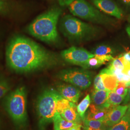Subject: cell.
<instances>
[{
	"instance_id": "cell-1",
	"label": "cell",
	"mask_w": 130,
	"mask_h": 130,
	"mask_svg": "<svg viewBox=\"0 0 130 130\" xmlns=\"http://www.w3.org/2000/svg\"><path fill=\"white\" fill-rule=\"evenodd\" d=\"M7 65L19 73H28L50 68L57 63V56L33 40L15 36L10 41L6 52Z\"/></svg>"
},
{
	"instance_id": "cell-2",
	"label": "cell",
	"mask_w": 130,
	"mask_h": 130,
	"mask_svg": "<svg viewBox=\"0 0 130 130\" xmlns=\"http://www.w3.org/2000/svg\"><path fill=\"white\" fill-rule=\"evenodd\" d=\"M62 12V9L58 7H52L34 19L28 26V32L42 42L49 43L58 42L57 24Z\"/></svg>"
},
{
	"instance_id": "cell-3",
	"label": "cell",
	"mask_w": 130,
	"mask_h": 130,
	"mask_svg": "<svg viewBox=\"0 0 130 130\" xmlns=\"http://www.w3.org/2000/svg\"><path fill=\"white\" fill-rule=\"evenodd\" d=\"M27 106V93L23 86L18 87L5 98V109L18 130H25L28 127Z\"/></svg>"
},
{
	"instance_id": "cell-4",
	"label": "cell",
	"mask_w": 130,
	"mask_h": 130,
	"mask_svg": "<svg viewBox=\"0 0 130 130\" xmlns=\"http://www.w3.org/2000/svg\"><path fill=\"white\" fill-rule=\"evenodd\" d=\"M61 96L58 92L53 88L45 89L40 93L36 102L38 130H46L47 126L53 122L56 112V101Z\"/></svg>"
},
{
	"instance_id": "cell-5",
	"label": "cell",
	"mask_w": 130,
	"mask_h": 130,
	"mask_svg": "<svg viewBox=\"0 0 130 130\" xmlns=\"http://www.w3.org/2000/svg\"><path fill=\"white\" fill-rule=\"evenodd\" d=\"M60 29L65 37L71 41H81L91 37L95 28L70 15L64 16L60 22Z\"/></svg>"
},
{
	"instance_id": "cell-6",
	"label": "cell",
	"mask_w": 130,
	"mask_h": 130,
	"mask_svg": "<svg viewBox=\"0 0 130 130\" xmlns=\"http://www.w3.org/2000/svg\"><path fill=\"white\" fill-rule=\"evenodd\" d=\"M93 75L86 70L77 69H67L61 71L57 77L62 80L82 90L88 88L92 84Z\"/></svg>"
},
{
	"instance_id": "cell-7",
	"label": "cell",
	"mask_w": 130,
	"mask_h": 130,
	"mask_svg": "<svg viewBox=\"0 0 130 130\" xmlns=\"http://www.w3.org/2000/svg\"><path fill=\"white\" fill-rule=\"evenodd\" d=\"M70 12L75 16L98 23H105V17L85 0H75L69 5Z\"/></svg>"
},
{
	"instance_id": "cell-8",
	"label": "cell",
	"mask_w": 130,
	"mask_h": 130,
	"mask_svg": "<svg viewBox=\"0 0 130 130\" xmlns=\"http://www.w3.org/2000/svg\"><path fill=\"white\" fill-rule=\"evenodd\" d=\"M61 56L66 62L73 65L81 66L95 55L83 48L73 46L61 52Z\"/></svg>"
},
{
	"instance_id": "cell-9",
	"label": "cell",
	"mask_w": 130,
	"mask_h": 130,
	"mask_svg": "<svg viewBox=\"0 0 130 130\" xmlns=\"http://www.w3.org/2000/svg\"><path fill=\"white\" fill-rule=\"evenodd\" d=\"M56 90L63 98L75 104L78 102L81 94L79 88L72 84H58L56 85Z\"/></svg>"
},
{
	"instance_id": "cell-10",
	"label": "cell",
	"mask_w": 130,
	"mask_h": 130,
	"mask_svg": "<svg viewBox=\"0 0 130 130\" xmlns=\"http://www.w3.org/2000/svg\"><path fill=\"white\" fill-rule=\"evenodd\" d=\"M93 4L104 12L121 19L122 17L121 10L112 0H92Z\"/></svg>"
},
{
	"instance_id": "cell-11",
	"label": "cell",
	"mask_w": 130,
	"mask_h": 130,
	"mask_svg": "<svg viewBox=\"0 0 130 130\" xmlns=\"http://www.w3.org/2000/svg\"><path fill=\"white\" fill-rule=\"evenodd\" d=\"M128 108L127 105H118L113 107L104 121L105 125L109 128L118 123L125 115Z\"/></svg>"
},
{
	"instance_id": "cell-12",
	"label": "cell",
	"mask_w": 130,
	"mask_h": 130,
	"mask_svg": "<svg viewBox=\"0 0 130 130\" xmlns=\"http://www.w3.org/2000/svg\"><path fill=\"white\" fill-rule=\"evenodd\" d=\"M112 108L98 107L92 103L89 106L88 111L85 113V119L104 121L107 115Z\"/></svg>"
},
{
	"instance_id": "cell-13",
	"label": "cell",
	"mask_w": 130,
	"mask_h": 130,
	"mask_svg": "<svg viewBox=\"0 0 130 130\" xmlns=\"http://www.w3.org/2000/svg\"><path fill=\"white\" fill-rule=\"evenodd\" d=\"M109 91L105 90H94L91 94L92 104L95 106L102 107H112L107 104V98Z\"/></svg>"
},
{
	"instance_id": "cell-14",
	"label": "cell",
	"mask_w": 130,
	"mask_h": 130,
	"mask_svg": "<svg viewBox=\"0 0 130 130\" xmlns=\"http://www.w3.org/2000/svg\"><path fill=\"white\" fill-rule=\"evenodd\" d=\"M60 114L66 121L79 124H82L83 122L81 117L78 113L76 106L67 108Z\"/></svg>"
},
{
	"instance_id": "cell-15",
	"label": "cell",
	"mask_w": 130,
	"mask_h": 130,
	"mask_svg": "<svg viewBox=\"0 0 130 130\" xmlns=\"http://www.w3.org/2000/svg\"><path fill=\"white\" fill-rule=\"evenodd\" d=\"M53 122L54 123V130H67L78 124L66 121L57 112H56L55 114Z\"/></svg>"
},
{
	"instance_id": "cell-16",
	"label": "cell",
	"mask_w": 130,
	"mask_h": 130,
	"mask_svg": "<svg viewBox=\"0 0 130 130\" xmlns=\"http://www.w3.org/2000/svg\"><path fill=\"white\" fill-rule=\"evenodd\" d=\"M100 73L106 89L109 92H115L119 82L116 77L114 75L103 72L102 71Z\"/></svg>"
},
{
	"instance_id": "cell-17",
	"label": "cell",
	"mask_w": 130,
	"mask_h": 130,
	"mask_svg": "<svg viewBox=\"0 0 130 130\" xmlns=\"http://www.w3.org/2000/svg\"><path fill=\"white\" fill-rule=\"evenodd\" d=\"M91 102V99L90 96L89 94H87L86 97L84 98L83 100L79 103V105L77 106V111L83 121H84L85 118V113L89 107Z\"/></svg>"
},
{
	"instance_id": "cell-18",
	"label": "cell",
	"mask_w": 130,
	"mask_h": 130,
	"mask_svg": "<svg viewBox=\"0 0 130 130\" xmlns=\"http://www.w3.org/2000/svg\"><path fill=\"white\" fill-rule=\"evenodd\" d=\"M105 64L106 62L102 60L98 56L95 55L93 57L90 58L80 67H83L84 69H96Z\"/></svg>"
},
{
	"instance_id": "cell-19",
	"label": "cell",
	"mask_w": 130,
	"mask_h": 130,
	"mask_svg": "<svg viewBox=\"0 0 130 130\" xmlns=\"http://www.w3.org/2000/svg\"><path fill=\"white\" fill-rule=\"evenodd\" d=\"M107 130H130V117L125 115L121 121Z\"/></svg>"
},
{
	"instance_id": "cell-20",
	"label": "cell",
	"mask_w": 130,
	"mask_h": 130,
	"mask_svg": "<svg viewBox=\"0 0 130 130\" xmlns=\"http://www.w3.org/2000/svg\"><path fill=\"white\" fill-rule=\"evenodd\" d=\"M83 123L84 127H89L95 130H107L108 129V127L105 125L103 121L85 119L83 121Z\"/></svg>"
},
{
	"instance_id": "cell-21",
	"label": "cell",
	"mask_w": 130,
	"mask_h": 130,
	"mask_svg": "<svg viewBox=\"0 0 130 130\" xmlns=\"http://www.w3.org/2000/svg\"><path fill=\"white\" fill-rule=\"evenodd\" d=\"M76 104L71 102L69 100L61 96L56 101V111L61 114L67 108L70 107H74Z\"/></svg>"
},
{
	"instance_id": "cell-22",
	"label": "cell",
	"mask_w": 130,
	"mask_h": 130,
	"mask_svg": "<svg viewBox=\"0 0 130 130\" xmlns=\"http://www.w3.org/2000/svg\"><path fill=\"white\" fill-rule=\"evenodd\" d=\"M124 98L115 92H110L107 98V104L110 107H116L123 102Z\"/></svg>"
},
{
	"instance_id": "cell-23",
	"label": "cell",
	"mask_w": 130,
	"mask_h": 130,
	"mask_svg": "<svg viewBox=\"0 0 130 130\" xmlns=\"http://www.w3.org/2000/svg\"><path fill=\"white\" fill-rule=\"evenodd\" d=\"M14 8L13 3L9 0H0V15L11 14Z\"/></svg>"
},
{
	"instance_id": "cell-24",
	"label": "cell",
	"mask_w": 130,
	"mask_h": 130,
	"mask_svg": "<svg viewBox=\"0 0 130 130\" xmlns=\"http://www.w3.org/2000/svg\"><path fill=\"white\" fill-rule=\"evenodd\" d=\"M11 89V84L7 79H0V99L3 98Z\"/></svg>"
},
{
	"instance_id": "cell-25",
	"label": "cell",
	"mask_w": 130,
	"mask_h": 130,
	"mask_svg": "<svg viewBox=\"0 0 130 130\" xmlns=\"http://www.w3.org/2000/svg\"><path fill=\"white\" fill-rule=\"evenodd\" d=\"M93 54L98 56L111 55L113 53V49L111 47L106 45H101L98 47L93 52Z\"/></svg>"
},
{
	"instance_id": "cell-26",
	"label": "cell",
	"mask_w": 130,
	"mask_h": 130,
	"mask_svg": "<svg viewBox=\"0 0 130 130\" xmlns=\"http://www.w3.org/2000/svg\"><path fill=\"white\" fill-rule=\"evenodd\" d=\"M126 83H125L124 82L119 81L116 88L115 91V92H116L117 94L124 98L127 94L129 89L126 86Z\"/></svg>"
},
{
	"instance_id": "cell-27",
	"label": "cell",
	"mask_w": 130,
	"mask_h": 130,
	"mask_svg": "<svg viewBox=\"0 0 130 130\" xmlns=\"http://www.w3.org/2000/svg\"><path fill=\"white\" fill-rule=\"evenodd\" d=\"M94 87L95 90H106L103 82L101 75L99 73L94 79Z\"/></svg>"
},
{
	"instance_id": "cell-28",
	"label": "cell",
	"mask_w": 130,
	"mask_h": 130,
	"mask_svg": "<svg viewBox=\"0 0 130 130\" xmlns=\"http://www.w3.org/2000/svg\"><path fill=\"white\" fill-rule=\"evenodd\" d=\"M123 105L128 106V108L125 114L130 116V88L128 89L127 94L123 101Z\"/></svg>"
},
{
	"instance_id": "cell-29",
	"label": "cell",
	"mask_w": 130,
	"mask_h": 130,
	"mask_svg": "<svg viewBox=\"0 0 130 130\" xmlns=\"http://www.w3.org/2000/svg\"><path fill=\"white\" fill-rule=\"evenodd\" d=\"M59 4L62 6L69 5H70L75 0H58Z\"/></svg>"
},
{
	"instance_id": "cell-30",
	"label": "cell",
	"mask_w": 130,
	"mask_h": 130,
	"mask_svg": "<svg viewBox=\"0 0 130 130\" xmlns=\"http://www.w3.org/2000/svg\"><path fill=\"white\" fill-rule=\"evenodd\" d=\"M124 59L130 62V50H127V52L124 54L122 55Z\"/></svg>"
},
{
	"instance_id": "cell-31",
	"label": "cell",
	"mask_w": 130,
	"mask_h": 130,
	"mask_svg": "<svg viewBox=\"0 0 130 130\" xmlns=\"http://www.w3.org/2000/svg\"><path fill=\"white\" fill-rule=\"evenodd\" d=\"M82 127V124H76V125L74 126L69 129V130H81V128Z\"/></svg>"
},
{
	"instance_id": "cell-32",
	"label": "cell",
	"mask_w": 130,
	"mask_h": 130,
	"mask_svg": "<svg viewBox=\"0 0 130 130\" xmlns=\"http://www.w3.org/2000/svg\"><path fill=\"white\" fill-rule=\"evenodd\" d=\"M126 31H127V32L128 34V35H129V36L130 37V26H128L126 28Z\"/></svg>"
},
{
	"instance_id": "cell-33",
	"label": "cell",
	"mask_w": 130,
	"mask_h": 130,
	"mask_svg": "<svg viewBox=\"0 0 130 130\" xmlns=\"http://www.w3.org/2000/svg\"><path fill=\"white\" fill-rule=\"evenodd\" d=\"M122 1L126 4L130 5V0H122Z\"/></svg>"
},
{
	"instance_id": "cell-34",
	"label": "cell",
	"mask_w": 130,
	"mask_h": 130,
	"mask_svg": "<svg viewBox=\"0 0 130 130\" xmlns=\"http://www.w3.org/2000/svg\"><path fill=\"white\" fill-rule=\"evenodd\" d=\"M84 129L86 130H95V129H93L92 128H89V127H84Z\"/></svg>"
},
{
	"instance_id": "cell-35",
	"label": "cell",
	"mask_w": 130,
	"mask_h": 130,
	"mask_svg": "<svg viewBox=\"0 0 130 130\" xmlns=\"http://www.w3.org/2000/svg\"><path fill=\"white\" fill-rule=\"evenodd\" d=\"M126 86L128 87V88H130V82H127V83H126Z\"/></svg>"
},
{
	"instance_id": "cell-36",
	"label": "cell",
	"mask_w": 130,
	"mask_h": 130,
	"mask_svg": "<svg viewBox=\"0 0 130 130\" xmlns=\"http://www.w3.org/2000/svg\"><path fill=\"white\" fill-rule=\"evenodd\" d=\"M1 124H2V121H1V119L0 118V128H1Z\"/></svg>"
},
{
	"instance_id": "cell-37",
	"label": "cell",
	"mask_w": 130,
	"mask_h": 130,
	"mask_svg": "<svg viewBox=\"0 0 130 130\" xmlns=\"http://www.w3.org/2000/svg\"><path fill=\"white\" fill-rule=\"evenodd\" d=\"M128 21H129V22L130 23V15L129 16V18H128Z\"/></svg>"
},
{
	"instance_id": "cell-38",
	"label": "cell",
	"mask_w": 130,
	"mask_h": 130,
	"mask_svg": "<svg viewBox=\"0 0 130 130\" xmlns=\"http://www.w3.org/2000/svg\"><path fill=\"white\" fill-rule=\"evenodd\" d=\"M69 130V129H67V130Z\"/></svg>"
},
{
	"instance_id": "cell-39",
	"label": "cell",
	"mask_w": 130,
	"mask_h": 130,
	"mask_svg": "<svg viewBox=\"0 0 130 130\" xmlns=\"http://www.w3.org/2000/svg\"><path fill=\"white\" fill-rule=\"evenodd\" d=\"M85 130V129H84V130Z\"/></svg>"
},
{
	"instance_id": "cell-40",
	"label": "cell",
	"mask_w": 130,
	"mask_h": 130,
	"mask_svg": "<svg viewBox=\"0 0 130 130\" xmlns=\"http://www.w3.org/2000/svg\"></svg>"
}]
</instances>
